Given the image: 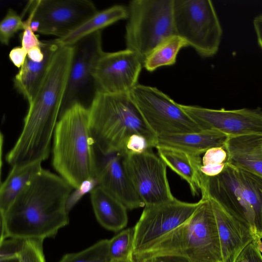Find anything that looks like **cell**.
I'll use <instances>...</instances> for the list:
<instances>
[{"label": "cell", "mask_w": 262, "mask_h": 262, "mask_svg": "<svg viewBox=\"0 0 262 262\" xmlns=\"http://www.w3.org/2000/svg\"><path fill=\"white\" fill-rule=\"evenodd\" d=\"M72 188L60 176L42 169L1 215L0 242L54 237L69 223L66 203Z\"/></svg>", "instance_id": "obj_1"}, {"label": "cell", "mask_w": 262, "mask_h": 262, "mask_svg": "<svg viewBox=\"0 0 262 262\" xmlns=\"http://www.w3.org/2000/svg\"><path fill=\"white\" fill-rule=\"evenodd\" d=\"M73 56V46H60L32 101L21 133L8 153L13 164L24 165L48 158L59 117Z\"/></svg>", "instance_id": "obj_2"}, {"label": "cell", "mask_w": 262, "mask_h": 262, "mask_svg": "<svg viewBox=\"0 0 262 262\" xmlns=\"http://www.w3.org/2000/svg\"><path fill=\"white\" fill-rule=\"evenodd\" d=\"M185 223L134 253L145 258H177L187 262H223L217 227L208 198Z\"/></svg>", "instance_id": "obj_3"}, {"label": "cell", "mask_w": 262, "mask_h": 262, "mask_svg": "<svg viewBox=\"0 0 262 262\" xmlns=\"http://www.w3.org/2000/svg\"><path fill=\"white\" fill-rule=\"evenodd\" d=\"M89 121V107L75 103L59 115L54 133L53 167L74 189L96 178L97 157Z\"/></svg>", "instance_id": "obj_4"}, {"label": "cell", "mask_w": 262, "mask_h": 262, "mask_svg": "<svg viewBox=\"0 0 262 262\" xmlns=\"http://www.w3.org/2000/svg\"><path fill=\"white\" fill-rule=\"evenodd\" d=\"M89 108L90 133L100 154L125 152L128 140L135 134L144 137L156 148L158 137L145 122L129 93L97 92Z\"/></svg>", "instance_id": "obj_5"}, {"label": "cell", "mask_w": 262, "mask_h": 262, "mask_svg": "<svg viewBox=\"0 0 262 262\" xmlns=\"http://www.w3.org/2000/svg\"><path fill=\"white\" fill-rule=\"evenodd\" d=\"M200 192L202 198L216 201L262 239V176L226 162L218 176L203 174Z\"/></svg>", "instance_id": "obj_6"}, {"label": "cell", "mask_w": 262, "mask_h": 262, "mask_svg": "<svg viewBox=\"0 0 262 262\" xmlns=\"http://www.w3.org/2000/svg\"><path fill=\"white\" fill-rule=\"evenodd\" d=\"M174 0L129 2L125 27L126 49L143 61L161 42L175 34Z\"/></svg>", "instance_id": "obj_7"}, {"label": "cell", "mask_w": 262, "mask_h": 262, "mask_svg": "<svg viewBox=\"0 0 262 262\" xmlns=\"http://www.w3.org/2000/svg\"><path fill=\"white\" fill-rule=\"evenodd\" d=\"M175 34L204 58L214 56L221 42L223 29L210 0H174Z\"/></svg>", "instance_id": "obj_8"}, {"label": "cell", "mask_w": 262, "mask_h": 262, "mask_svg": "<svg viewBox=\"0 0 262 262\" xmlns=\"http://www.w3.org/2000/svg\"><path fill=\"white\" fill-rule=\"evenodd\" d=\"M129 94L157 137L202 131L180 104L157 88L138 84Z\"/></svg>", "instance_id": "obj_9"}, {"label": "cell", "mask_w": 262, "mask_h": 262, "mask_svg": "<svg viewBox=\"0 0 262 262\" xmlns=\"http://www.w3.org/2000/svg\"><path fill=\"white\" fill-rule=\"evenodd\" d=\"M72 46L73 59L60 115L75 103L89 107L97 91L93 76V70L104 52L102 31L83 38Z\"/></svg>", "instance_id": "obj_10"}, {"label": "cell", "mask_w": 262, "mask_h": 262, "mask_svg": "<svg viewBox=\"0 0 262 262\" xmlns=\"http://www.w3.org/2000/svg\"><path fill=\"white\" fill-rule=\"evenodd\" d=\"M28 18L39 24L38 33L62 37L96 13L88 0L30 1L26 7Z\"/></svg>", "instance_id": "obj_11"}, {"label": "cell", "mask_w": 262, "mask_h": 262, "mask_svg": "<svg viewBox=\"0 0 262 262\" xmlns=\"http://www.w3.org/2000/svg\"><path fill=\"white\" fill-rule=\"evenodd\" d=\"M127 175L145 206L173 200L167 177V166L152 149L139 154H125Z\"/></svg>", "instance_id": "obj_12"}, {"label": "cell", "mask_w": 262, "mask_h": 262, "mask_svg": "<svg viewBox=\"0 0 262 262\" xmlns=\"http://www.w3.org/2000/svg\"><path fill=\"white\" fill-rule=\"evenodd\" d=\"M187 203L174 199L166 203L145 206L134 227V253L187 221L202 203Z\"/></svg>", "instance_id": "obj_13"}, {"label": "cell", "mask_w": 262, "mask_h": 262, "mask_svg": "<svg viewBox=\"0 0 262 262\" xmlns=\"http://www.w3.org/2000/svg\"><path fill=\"white\" fill-rule=\"evenodd\" d=\"M142 67L141 58L127 49L103 52L97 61L93 72L97 92L129 93L138 84Z\"/></svg>", "instance_id": "obj_14"}, {"label": "cell", "mask_w": 262, "mask_h": 262, "mask_svg": "<svg viewBox=\"0 0 262 262\" xmlns=\"http://www.w3.org/2000/svg\"><path fill=\"white\" fill-rule=\"evenodd\" d=\"M202 130H215L228 136L262 134V111L241 108L211 109L180 104Z\"/></svg>", "instance_id": "obj_15"}, {"label": "cell", "mask_w": 262, "mask_h": 262, "mask_svg": "<svg viewBox=\"0 0 262 262\" xmlns=\"http://www.w3.org/2000/svg\"><path fill=\"white\" fill-rule=\"evenodd\" d=\"M99 154L101 158H98L97 156L96 179L98 185L120 201L127 209L144 207L125 170V153L116 152L106 155Z\"/></svg>", "instance_id": "obj_16"}, {"label": "cell", "mask_w": 262, "mask_h": 262, "mask_svg": "<svg viewBox=\"0 0 262 262\" xmlns=\"http://www.w3.org/2000/svg\"><path fill=\"white\" fill-rule=\"evenodd\" d=\"M208 198L216 223L223 262H236L247 246L258 238L249 226L229 214L216 201Z\"/></svg>", "instance_id": "obj_17"}, {"label": "cell", "mask_w": 262, "mask_h": 262, "mask_svg": "<svg viewBox=\"0 0 262 262\" xmlns=\"http://www.w3.org/2000/svg\"><path fill=\"white\" fill-rule=\"evenodd\" d=\"M227 163L262 176V134L229 136Z\"/></svg>", "instance_id": "obj_18"}, {"label": "cell", "mask_w": 262, "mask_h": 262, "mask_svg": "<svg viewBox=\"0 0 262 262\" xmlns=\"http://www.w3.org/2000/svg\"><path fill=\"white\" fill-rule=\"evenodd\" d=\"M59 47L55 39L43 41L41 47L45 57L41 62H34L27 57L24 64L13 78L14 86L29 103L42 83L52 58Z\"/></svg>", "instance_id": "obj_19"}, {"label": "cell", "mask_w": 262, "mask_h": 262, "mask_svg": "<svg viewBox=\"0 0 262 262\" xmlns=\"http://www.w3.org/2000/svg\"><path fill=\"white\" fill-rule=\"evenodd\" d=\"M156 148L167 167L186 181L193 195L201 192L203 174L201 171L202 163L200 156L165 146H157Z\"/></svg>", "instance_id": "obj_20"}, {"label": "cell", "mask_w": 262, "mask_h": 262, "mask_svg": "<svg viewBox=\"0 0 262 262\" xmlns=\"http://www.w3.org/2000/svg\"><path fill=\"white\" fill-rule=\"evenodd\" d=\"M90 196L95 216L102 227L117 232L126 226L127 209L120 201L99 185L90 192Z\"/></svg>", "instance_id": "obj_21"}, {"label": "cell", "mask_w": 262, "mask_h": 262, "mask_svg": "<svg viewBox=\"0 0 262 262\" xmlns=\"http://www.w3.org/2000/svg\"><path fill=\"white\" fill-rule=\"evenodd\" d=\"M228 137L215 130L164 135L158 137L156 147H168L201 156L211 147L224 146Z\"/></svg>", "instance_id": "obj_22"}, {"label": "cell", "mask_w": 262, "mask_h": 262, "mask_svg": "<svg viewBox=\"0 0 262 262\" xmlns=\"http://www.w3.org/2000/svg\"><path fill=\"white\" fill-rule=\"evenodd\" d=\"M128 17L127 8L116 5L96 13L66 35L55 39L60 46H72L83 38Z\"/></svg>", "instance_id": "obj_23"}, {"label": "cell", "mask_w": 262, "mask_h": 262, "mask_svg": "<svg viewBox=\"0 0 262 262\" xmlns=\"http://www.w3.org/2000/svg\"><path fill=\"white\" fill-rule=\"evenodd\" d=\"M42 169L41 162L12 167L0 189V214H4L24 188Z\"/></svg>", "instance_id": "obj_24"}, {"label": "cell", "mask_w": 262, "mask_h": 262, "mask_svg": "<svg viewBox=\"0 0 262 262\" xmlns=\"http://www.w3.org/2000/svg\"><path fill=\"white\" fill-rule=\"evenodd\" d=\"M187 47L185 41L177 35L167 38L158 45L145 58L143 67L148 72L157 69L170 66L176 62L178 54L181 49Z\"/></svg>", "instance_id": "obj_25"}, {"label": "cell", "mask_w": 262, "mask_h": 262, "mask_svg": "<svg viewBox=\"0 0 262 262\" xmlns=\"http://www.w3.org/2000/svg\"><path fill=\"white\" fill-rule=\"evenodd\" d=\"M134 228L122 230L109 239L108 255L111 262H136L134 252Z\"/></svg>", "instance_id": "obj_26"}, {"label": "cell", "mask_w": 262, "mask_h": 262, "mask_svg": "<svg viewBox=\"0 0 262 262\" xmlns=\"http://www.w3.org/2000/svg\"><path fill=\"white\" fill-rule=\"evenodd\" d=\"M108 242L107 239L99 241L83 250L64 255L59 262H111Z\"/></svg>", "instance_id": "obj_27"}, {"label": "cell", "mask_w": 262, "mask_h": 262, "mask_svg": "<svg viewBox=\"0 0 262 262\" xmlns=\"http://www.w3.org/2000/svg\"><path fill=\"white\" fill-rule=\"evenodd\" d=\"M25 28L24 21L16 11L9 8L0 23V41L8 45L10 39L16 32Z\"/></svg>", "instance_id": "obj_28"}, {"label": "cell", "mask_w": 262, "mask_h": 262, "mask_svg": "<svg viewBox=\"0 0 262 262\" xmlns=\"http://www.w3.org/2000/svg\"><path fill=\"white\" fill-rule=\"evenodd\" d=\"M43 241L36 238L24 239L17 259L18 262H46Z\"/></svg>", "instance_id": "obj_29"}, {"label": "cell", "mask_w": 262, "mask_h": 262, "mask_svg": "<svg viewBox=\"0 0 262 262\" xmlns=\"http://www.w3.org/2000/svg\"><path fill=\"white\" fill-rule=\"evenodd\" d=\"M23 240L8 237L0 242V261L17 259Z\"/></svg>", "instance_id": "obj_30"}, {"label": "cell", "mask_w": 262, "mask_h": 262, "mask_svg": "<svg viewBox=\"0 0 262 262\" xmlns=\"http://www.w3.org/2000/svg\"><path fill=\"white\" fill-rule=\"evenodd\" d=\"M98 185L96 178L89 179L83 182L74 191L70 194L66 203V210L69 213L76 204L82 197L89 192H91L96 186Z\"/></svg>", "instance_id": "obj_31"}, {"label": "cell", "mask_w": 262, "mask_h": 262, "mask_svg": "<svg viewBox=\"0 0 262 262\" xmlns=\"http://www.w3.org/2000/svg\"><path fill=\"white\" fill-rule=\"evenodd\" d=\"M262 242L256 239L243 251L236 262H262Z\"/></svg>", "instance_id": "obj_32"}, {"label": "cell", "mask_w": 262, "mask_h": 262, "mask_svg": "<svg viewBox=\"0 0 262 262\" xmlns=\"http://www.w3.org/2000/svg\"><path fill=\"white\" fill-rule=\"evenodd\" d=\"M153 148L148 140L143 136L135 134L128 140L125 148L126 154H139Z\"/></svg>", "instance_id": "obj_33"}, {"label": "cell", "mask_w": 262, "mask_h": 262, "mask_svg": "<svg viewBox=\"0 0 262 262\" xmlns=\"http://www.w3.org/2000/svg\"><path fill=\"white\" fill-rule=\"evenodd\" d=\"M227 151L223 146L213 147L208 149L202 158V165L222 164L226 162Z\"/></svg>", "instance_id": "obj_34"}, {"label": "cell", "mask_w": 262, "mask_h": 262, "mask_svg": "<svg viewBox=\"0 0 262 262\" xmlns=\"http://www.w3.org/2000/svg\"><path fill=\"white\" fill-rule=\"evenodd\" d=\"M24 24L25 28L21 35V46L27 52L34 47H41L43 41L39 40L37 35L31 30L28 21L25 20Z\"/></svg>", "instance_id": "obj_35"}, {"label": "cell", "mask_w": 262, "mask_h": 262, "mask_svg": "<svg viewBox=\"0 0 262 262\" xmlns=\"http://www.w3.org/2000/svg\"><path fill=\"white\" fill-rule=\"evenodd\" d=\"M27 57V52L21 46L13 48L9 52L11 62L18 69L23 66Z\"/></svg>", "instance_id": "obj_36"}, {"label": "cell", "mask_w": 262, "mask_h": 262, "mask_svg": "<svg viewBox=\"0 0 262 262\" xmlns=\"http://www.w3.org/2000/svg\"><path fill=\"white\" fill-rule=\"evenodd\" d=\"M226 165V162L219 164L202 165L201 171L205 176L210 177H215L220 174L223 171Z\"/></svg>", "instance_id": "obj_37"}, {"label": "cell", "mask_w": 262, "mask_h": 262, "mask_svg": "<svg viewBox=\"0 0 262 262\" xmlns=\"http://www.w3.org/2000/svg\"><path fill=\"white\" fill-rule=\"evenodd\" d=\"M253 25L258 46L262 50V14L254 18Z\"/></svg>", "instance_id": "obj_38"}, {"label": "cell", "mask_w": 262, "mask_h": 262, "mask_svg": "<svg viewBox=\"0 0 262 262\" xmlns=\"http://www.w3.org/2000/svg\"><path fill=\"white\" fill-rule=\"evenodd\" d=\"M27 57L34 62H41L45 57V53L40 47H34L27 52Z\"/></svg>", "instance_id": "obj_39"}, {"label": "cell", "mask_w": 262, "mask_h": 262, "mask_svg": "<svg viewBox=\"0 0 262 262\" xmlns=\"http://www.w3.org/2000/svg\"><path fill=\"white\" fill-rule=\"evenodd\" d=\"M158 262H187L185 260L181 261L177 258H163L157 259Z\"/></svg>", "instance_id": "obj_40"}, {"label": "cell", "mask_w": 262, "mask_h": 262, "mask_svg": "<svg viewBox=\"0 0 262 262\" xmlns=\"http://www.w3.org/2000/svg\"><path fill=\"white\" fill-rule=\"evenodd\" d=\"M140 262H158V260L157 259L153 258H145L141 260Z\"/></svg>", "instance_id": "obj_41"}, {"label": "cell", "mask_w": 262, "mask_h": 262, "mask_svg": "<svg viewBox=\"0 0 262 262\" xmlns=\"http://www.w3.org/2000/svg\"><path fill=\"white\" fill-rule=\"evenodd\" d=\"M0 262H18V259H12V260L0 261Z\"/></svg>", "instance_id": "obj_42"}]
</instances>
